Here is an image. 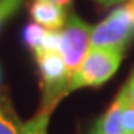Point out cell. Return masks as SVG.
Wrapping results in <instances>:
<instances>
[{"instance_id": "1", "label": "cell", "mask_w": 134, "mask_h": 134, "mask_svg": "<svg viewBox=\"0 0 134 134\" xmlns=\"http://www.w3.org/2000/svg\"><path fill=\"white\" fill-rule=\"evenodd\" d=\"M134 40V3L119 5L92 30L90 48H107L125 52Z\"/></svg>"}, {"instance_id": "2", "label": "cell", "mask_w": 134, "mask_h": 134, "mask_svg": "<svg viewBox=\"0 0 134 134\" xmlns=\"http://www.w3.org/2000/svg\"><path fill=\"white\" fill-rule=\"evenodd\" d=\"M123 59V52L107 48H90L74 75L70 78L67 92L81 88L101 86L111 78Z\"/></svg>"}, {"instance_id": "3", "label": "cell", "mask_w": 134, "mask_h": 134, "mask_svg": "<svg viewBox=\"0 0 134 134\" xmlns=\"http://www.w3.org/2000/svg\"><path fill=\"white\" fill-rule=\"evenodd\" d=\"M37 58V67L40 74V85H41V111L49 112L55 109L56 104L67 94V88L70 82V75L67 72L64 60L58 51L52 52H38L36 53Z\"/></svg>"}, {"instance_id": "4", "label": "cell", "mask_w": 134, "mask_h": 134, "mask_svg": "<svg viewBox=\"0 0 134 134\" xmlns=\"http://www.w3.org/2000/svg\"><path fill=\"white\" fill-rule=\"evenodd\" d=\"M92 30V26L83 22L78 15L72 14L67 18L63 30L60 32L59 53L64 60L70 78L80 69L81 63L90 49Z\"/></svg>"}, {"instance_id": "5", "label": "cell", "mask_w": 134, "mask_h": 134, "mask_svg": "<svg viewBox=\"0 0 134 134\" xmlns=\"http://www.w3.org/2000/svg\"><path fill=\"white\" fill-rule=\"evenodd\" d=\"M29 11L33 19L48 30L62 29L67 21L63 7L52 0H33Z\"/></svg>"}, {"instance_id": "6", "label": "cell", "mask_w": 134, "mask_h": 134, "mask_svg": "<svg viewBox=\"0 0 134 134\" xmlns=\"http://www.w3.org/2000/svg\"><path fill=\"white\" fill-rule=\"evenodd\" d=\"M92 134H123L122 129V93L116 96L107 112L97 120Z\"/></svg>"}, {"instance_id": "7", "label": "cell", "mask_w": 134, "mask_h": 134, "mask_svg": "<svg viewBox=\"0 0 134 134\" xmlns=\"http://www.w3.org/2000/svg\"><path fill=\"white\" fill-rule=\"evenodd\" d=\"M47 32H48V29L38 25L37 22L29 23L23 29V33H22L23 42H25V45L29 49H32L34 53H38L42 48V42H44Z\"/></svg>"}, {"instance_id": "8", "label": "cell", "mask_w": 134, "mask_h": 134, "mask_svg": "<svg viewBox=\"0 0 134 134\" xmlns=\"http://www.w3.org/2000/svg\"><path fill=\"white\" fill-rule=\"evenodd\" d=\"M22 126L8 103L0 100V134H21Z\"/></svg>"}, {"instance_id": "9", "label": "cell", "mask_w": 134, "mask_h": 134, "mask_svg": "<svg viewBox=\"0 0 134 134\" xmlns=\"http://www.w3.org/2000/svg\"><path fill=\"white\" fill-rule=\"evenodd\" d=\"M122 93V129L123 134H134V105L127 96L126 88L123 86Z\"/></svg>"}, {"instance_id": "10", "label": "cell", "mask_w": 134, "mask_h": 134, "mask_svg": "<svg viewBox=\"0 0 134 134\" xmlns=\"http://www.w3.org/2000/svg\"><path fill=\"white\" fill-rule=\"evenodd\" d=\"M49 116H51L49 112L40 111L34 118H32L22 126L21 134H47Z\"/></svg>"}, {"instance_id": "11", "label": "cell", "mask_w": 134, "mask_h": 134, "mask_svg": "<svg viewBox=\"0 0 134 134\" xmlns=\"http://www.w3.org/2000/svg\"><path fill=\"white\" fill-rule=\"evenodd\" d=\"M23 0H0V30L21 8Z\"/></svg>"}, {"instance_id": "12", "label": "cell", "mask_w": 134, "mask_h": 134, "mask_svg": "<svg viewBox=\"0 0 134 134\" xmlns=\"http://www.w3.org/2000/svg\"><path fill=\"white\" fill-rule=\"evenodd\" d=\"M59 47H60V32L59 30H48L40 52H52V51L59 52Z\"/></svg>"}, {"instance_id": "13", "label": "cell", "mask_w": 134, "mask_h": 134, "mask_svg": "<svg viewBox=\"0 0 134 134\" xmlns=\"http://www.w3.org/2000/svg\"><path fill=\"white\" fill-rule=\"evenodd\" d=\"M125 88H126V92H127V96H129L130 101L133 103V105H134V70H133L127 83L125 85Z\"/></svg>"}, {"instance_id": "14", "label": "cell", "mask_w": 134, "mask_h": 134, "mask_svg": "<svg viewBox=\"0 0 134 134\" xmlns=\"http://www.w3.org/2000/svg\"><path fill=\"white\" fill-rule=\"evenodd\" d=\"M100 4L105 5V7H108V5H112L115 3H119V2H123V0H97Z\"/></svg>"}, {"instance_id": "15", "label": "cell", "mask_w": 134, "mask_h": 134, "mask_svg": "<svg viewBox=\"0 0 134 134\" xmlns=\"http://www.w3.org/2000/svg\"><path fill=\"white\" fill-rule=\"evenodd\" d=\"M52 2H53V3H56V4H59V5H62V7H63V5H67V4H69V3L71 2V0H52Z\"/></svg>"}, {"instance_id": "16", "label": "cell", "mask_w": 134, "mask_h": 134, "mask_svg": "<svg viewBox=\"0 0 134 134\" xmlns=\"http://www.w3.org/2000/svg\"><path fill=\"white\" fill-rule=\"evenodd\" d=\"M0 81H2V69H0Z\"/></svg>"}, {"instance_id": "17", "label": "cell", "mask_w": 134, "mask_h": 134, "mask_svg": "<svg viewBox=\"0 0 134 134\" xmlns=\"http://www.w3.org/2000/svg\"><path fill=\"white\" fill-rule=\"evenodd\" d=\"M131 2H133V3H134V0H131Z\"/></svg>"}]
</instances>
